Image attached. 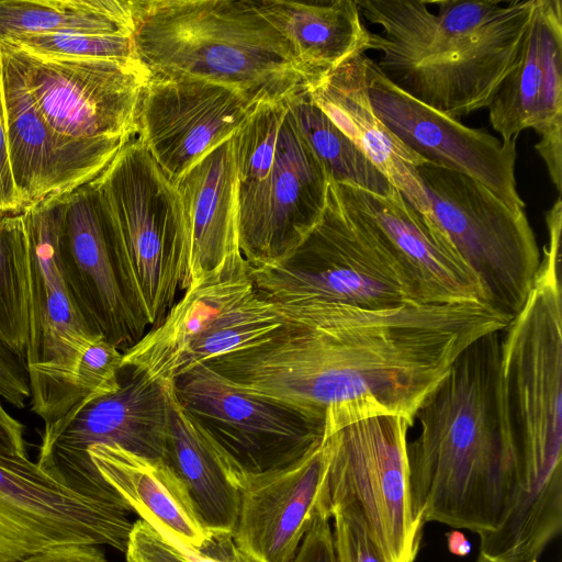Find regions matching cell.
<instances>
[{
	"label": "cell",
	"mask_w": 562,
	"mask_h": 562,
	"mask_svg": "<svg viewBox=\"0 0 562 562\" xmlns=\"http://www.w3.org/2000/svg\"><path fill=\"white\" fill-rule=\"evenodd\" d=\"M446 537L448 550L451 554L463 558L471 553L472 544L462 531L453 529L447 532Z\"/></svg>",
	"instance_id": "obj_40"
},
{
	"label": "cell",
	"mask_w": 562,
	"mask_h": 562,
	"mask_svg": "<svg viewBox=\"0 0 562 562\" xmlns=\"http://www.w3.org/2000/svg\"><path fill=\"white\" fill-rule=\"evenodd\" d=\"M88 453L101 476L140 519L187 547L200 548L211 537L184 483L167 461L116 445H95Z\"/></svg>",
	"instance_id": "obj_24"
},
{
	"label": "cell",
	"mask_w": 562,
	"mask_h": 562,
	"mask_svg": "<svg viewBox=\"0 0 562 562\" xmlns=\"http://www.w3.org/2000/svg\"><path fill=\"white\" fill-rule=\"evenodd\" d=\"M128 372L117 391L87 396L58 419L44 424L36 463L83 495L131 509L98 472L88 450L95 445H116L143 457L166 460L173 382H153Z\"/></svg>",
	"instance_id": "obj_10"
},
{
	"label": "cell",
	"mask_w": 562,
	"mask_h": 562,
	"mask_svg": "<svg viewBox=\"0 0 562 562\" xmlns=\"http://www.w3.org/2000/svg\"><path fill=\"white\" fill-rule=\"evenodd\" d=\"M488 120L504 143L527 128L549 177L562 187V2L536 0L517 61L497 87Z\"/></svg>",
	"instance_id": "obj_18"
},
{
	"label": "cell",
	"mask_w": 562,
	"mask_h": 562,
	"mask_svg": "<svg viewBox=\"0 0 562 562\" xmlns=\"http://www.w3.org/2000/svg\"><path fill=\"white\" fill-rule=\"evenodd\" d=\"M237 91L204 79L149 74L138 109V138L175 182L229 138L255 110Z\"/></svg>",
	"instance_id": "obj_16"
},
{
	"label": "cell",
	"mask_w": 562,
	"mask_h": 562,
	"mask_svg": "<svg viewBox=\"0 0 562 562\" xmlns=\"http://www.w3.org/2000/svg\"><path fill=\"white\" fill-rule=\"evenodd\" d=\"M169 401L165 461L184 483L204 525L211 531L234 532L240 507L237 467L183 409L173 383Z\"/></svg>",
	"instance_id": "obj_27"
},
{
	"label": "cell",
	"mask_w": 562,
	"mask_h": 562,
	"mask_svg": "<svg viewBox=\"0 0 562 562\" xmlns=\"http://www.w3.org/2000/svg\"><path fill=\"white\" fill-rule=\"evenodd\" d=\"M189 237L178 289L248 272L237 235L236 171L232 136L205 154L175 182Z\"/></svg>",
	"instance_id": "obj_22"
},
{
	"label": "cell",
	"mask_w": 562,
	"mask_h": 562,
	"mask_svg": "<svg viewBox=\"0 0 562 562\" xmlns=\"http://www.w3.org/2000/svg\"><path fill=\"white\" fill-rule=\"evenodd\" d=\"M286 103L329 183L351 186L382 196L394 191L395 188L369 157L314 102L310 90Z\"/></svg>",
	"instance_id": "obj_29"
},
{
	"label": "cell",
	"mask_w": 562,
	"mask_h": 562,
	"mask_svg": "<svg viewBox=\"0 0 562 562\" xmlns=\"http://www.w3.org/2000/svg\"><path fill=\"white\" fill-rule=\"evenodd\" d=\"M19 562H109L90 544H68L42 551Z\"/></svg>",
	"instance_id": "obj_39"
},
{
	"label": "cell",
	"mask_w": 562,
	"mask_h": 562,
	"mask_svg": "<svg viewBox=\"0 0 562 562\" xmlns=\"http://www.w3.org/2000/svg\"><path fill=\"white\" fill-rule=\"evenodd\" d=\"M429 2V1H428ZM357 0L396 88L449 117L486 109L513 69L536 0Z\"/></svg>",
	"instance_id": "obj_3"
},
{
	"label": "cell",
	"mask_w": 562,
	"mask_h": 562,
	"mask_svg": "<svg viewBox=\"0 0 562 562\" xmlns=\"http://www.w3.org/2000/svg\"><path fill=\"white\" fill-rule=\"evenodd\" d=\"M329 517L318 514L292 562H336Z\"/></svg>",
	"instance_id": "obj_36"
},
{
	"label": "cell",
	"mask_w": 562,
	"mask_h": 562,
	"mask_svg": "<svg viewBox=\"0 0 562 562\" xmlns=\"http://www.w3.org/2000/svg\"><path fill=\"white\" fill-rule=\"evenodd\" d=\"M278 303L288 313L281 327L205 364L233 386L299 413L325 437L379 416L414 426L460 353L512 319L480 302L389 310Z\"/></svg>",
	"instance_id": "obj_1"
},
{
	"label": "cell",
	"mask_w": 562,
	"mask_h": 562,
	"mask_svg": "<svg viewBox=\"0 0 562 562\" xmlns=\"http://www.w3.org/2000/svg\"><path fill=\"white\" fill-rule=\"evenodd\" d=\"M1 90L12 177L23 210L64 199L97 178L124 146L54 131L36 110L19 65L0 44Z\"/></svg>",
	"instance_id": "obj_17"
},
{
	"label": "cell",
	"mask_w": 562,
	"mask_h": 562,
	"mask_svg": "<svg viewBox=\"0 0 562 562\" xmlns=\"http://www.w3.org/2000/svg\"><path fill=\"white\" fill-rule=\"evenodd\" d=\"M501 333L472 342L415 414L419 432L407 442L413 515L480 537L504 521L515 484L506 420Z\"/></svg>",
	"instance_id": "obj_2"
},
{
	"label": "cell",
	"mask_w": 562,
	"mask_h": 562,
	"mask_svg": "<svg viewBox=\"0 0 562 562\" xmlns=\"http://www.w3.org/2000/svg\"><path fill=\"white\" fill-rule=\"evenodd\" d=\"M131 509L83 495L30 458L0 454V560L19 562L68 544L125 552Z\"/></svg>",
	"instance_id": "obj_13"
},
{
	"label": "cell",
	"mask_w": 562,
	"mask_h": 562,
	"mask_svg": "<svg viewBox=\"0 0 562 562\" xmlns=\"http://www.w3.org/2000/svg\"><path fill=\"white\" fill-rule=\"evenodd\" d=\"M23 238V211L0 212V340L22 359L25 356Z\"/></svg>",
	"instance_id": "obj_30"
},
{
	"label": "cell",
	"mask_w": 562,
	"mask_h": 562,
	"mask_svg": "<svg viewBox=\"0 0 562 562\" xmlns=\"http://www.w3.org/2000/svg\"><path fill=\"white\" fill-rule=\"evenodd\" d=\"M30 396L24 359L0 340V398L16 408H23Z\"/></svg>",
	"instance_id": "obj_35"
},
{
	"label": "cell",
	"mask_w": 562,
	"mask_h": 562,
	"mask_svg": "<svg viewBox=\"0 0 562 562\" xmlns=\"http://www.w3.org/2000/svg\"><path fill=\"white\" fill-rule=\"evenodd\" d=\"M257 291L274 302L322 301L368 310L420 304L378 233L328 184L316 224L279 260L250 267Z\"/></svg>",
	"instance_id": "obj_7"
},
{
	"label": "cell",
	"mask_w": 562,
	"mask_h": 562,
	"mask_svg": "<svg viewBox=\"0 0 562 562\" xmlns=\"http://www.w3.org/2000/svg\"><path fill=\"white\" fill-rule=\"evenodd\" d=\"M89 183L127 302L153 327L171 307L188 261V227L178 190L138 136Z\"/></svg>",
	"instance_id": "obj_5"
},
{
	"label": "cell",
	"mask_w": 562,
	"mask_h": 562,
	"mask_svg": "<svg viewBox=\"0 0 562 562\" xmlns=\"http://www.w3.org/2000/svg\"><path fill=\"white\" fill-rule=\"evenodd\" d=\"M24 429V425L5 409L0 398V454L29 458Z\"/></svg>",
	"instance_id": "obj_38"
},
{
	"label": "cell",
	"mask_w": 562,
	"mask_h": 562,
	"mask_svg": "<svg viewBox=\"0 0 562 562\" xmlns=\"http://www.w3.org/2000/svg\"><path fill=\"white\" fill-rule=\"evenodd\" d=\"M173 391L198 427L245 472L288 465L325 438L299 413L233 386L205 363L178 376Z\"/></svg>",
	"instance_id": "obj_14"
},
{
	"label": "cell",
	"mask_w": 562,
	"mask_h": 562,
	"mask_svg": "<svg viewBox=\"0 0 562 562\" xmlns=\"http://www.w3.org/2000/svg\"><path fill=\"white\" fill-rule=\"evenodd\" d=\"M366 54H357L310 88L314 102L389 179L419 213L431 221L417 168L427 162L404 145L376 116L367 82Z\"/></svg>",
	"instance_id": "obj_23"
},
{
	"label": "cell",
	"mask_w": 562,
	"mask_h": 562,
	"mask_svg": "<svg viewBox=\"0 0 562 562\" xmlns=\"http://www.w3.org/2000/svg\"><path fill=\"white\" fill-rule=\"evenodd\" d=\"M124 553L127 562H259L237 546L234 532L212 531L192 548L140 518L133 522Z\"/></svg>",
	"instance_id": "obj_31"
},
{
	"label": "cell",
	"mask_w": 562,
	"mask_h": 562,
	"mask_svg": "<svg viewBox=\"0 0 562 562\" xmlns=\"http://www.w3.org/2000/svg\"><path fill=\"white\" fill-rule=\"evenodd\" d=\"M1 42L24 50L60 57L91 59L137 58L133 35L53 32L20 35L2 40Z\"/></svg>",
	"instance_id": "obj_32"
},
{
	"label": "cell",
	"mask_w": 562,
	"mask_h": 562,
	"mask_svg": "<svg viewBox=\"0 0 562 562\" xmlns=\"http://www.w3.org/2000/svg\"><path fill=\"white\" fill-rule=\"evenodd\" d=\"M135 53L149 74L228 87L258 106L286 102L312 81L256 0H133Z\"/></svg>",
	"instance_id": "obj_4"
},
{
	"label": "cell",
	"mask_w": 562,
	"mask_h": 562,
	"mask_svg": "<svg viewBox=\"0 0 562 562\" xmlns=\"http://www.w3.org/2000/svg\"><path fill=\"white\" fill-rule=\"evenodd\" d=\"M232 142L239 250L250 267L272 263L319 220L329 182L286 102L256 106Z\"/></svg>",
	"instance_id": "obj_6"
},
{
	"label": "cell",
	"mask_w": 562,
	"mask_h": 562,
	"mask_svg": "<svg viewBox=\"0 0 562 562\" xmlns=\"http://www.w3.org/2000/svg\"><path fill=\"white\" fill-rule=\"evenodd\" d=\"M66 198L23 210L24 361L32 412L44 424L77 403L76 367L99 336L79 311L60 268L58 241Z\"/></svg>",
	"instance_id": "obj_8"
},
{
	"label": "cell",
	"mask_w": 562,
	"mask_h": 562,
	"mask_svg": "<svg viewBox=\"0 0 562 562\" xmlns=\"http://www.w3.org/2000/svg\"><path fill=\"white\" fill-rule=\"evenodd\" d=\"M53 32L133 35V0H0V41Z\"/></svg>",
	"instance_id": "obj_28"
},
{
	"label": "cell",
	"mask_w": 562,
	"mask_h": 562,
	"mask_svg": "<svg viewBox=\"0 0 562 562\" xmlns=\"http://www.w3.org/2000/svg\"><path fill=\"white\" fill-rule=\"evenodd\" d=\"M331 518L336 562H389L360 512L352 508L337 509Z\"/></svg>",
	"instance_id": "obj_34"
},
{
	"label": "cell",
	"mask_w": 562,
	"mask_h": 562,
	"mask_svg": "<svg viewBox=\"0 0 562 562\" xmlns=\"http://www.w3.org/2000/svg\"><path fill=\"white\" fill-rule=\"evenodd\" d=\"M401 416H379L350 424L326 438L327 501L337 509L360 512L389 562H415L425 525L409 498L407 432Z\"/></svg>",
	"instance_id": "obj_11"
},
{
	"label": "cell",
	"mask_w": 562,
	"mask_h": 562,
	"mask_svg": "<svg viewBox=\"0 0 562 562\" xmlns=\"http://www.w3.org/2000/svg\"><path fill=\"white\" fill-rule=\"evenodd\" d=\"M58 251L68 289L88 325L124 352L143 337L146 325L124 294L90 183L66 198Z\"/></svg>",
	"instance_id": "obj_21"
},
{
	"label": "cell",
	"mask_w": 562,
	"mask_h": 562,
	"mask_svg": "<svg viewBox=\"0 0 562 562\" xmlns=\"http://www.w3.org/2000/svg\"><path fill=\"white\" fill-rule=\"evenodd\" d=\"M3 45L19 65L42 117L63 136L124 146L138 134V109L149 71L137 58L44 55Z\"/></svg>",
	"instance_id": "obj_12"
},
{
	"label": "cell",
	"mask_w": 562,
	"mask_h": 562,
	"mask_svg": "<svg viewBox=\"0 0 562 562\" xmlns=\"http://www.w3.org/2000/svg\"><path fill=\"white\" fill-rule=\"evenodd\" d=\"M334 186L341 200L381 237L413 284L420 304H488L480 279L437 225L396 189L382 196L351 186Z\"/></svg>",
	"instance_id": "obj_20"
},
{
	"label": "cell",
	"mask_w": 562,
	"mask_h": 562,
	"mask_svg": "<svg viewBox=\"0 0 562 562\" xmlns=\"http://www.w3.org/2000/svg\"><path fill=\"white\" fill-rule=\"evenodd\" d=\"M431 221L480 279L487 303L513 318L532 288L541 251L525 211L473 178L425 162L417 168Z\"/></svg>",
	"instance_id": "obj_9"
},
{
	"label": "cell",
	"mask_w": 562,
	"mask_h": 562,
	"mask_svg": "<svg viewBox=\"0 0 562 562\" xmlns=\"http://www.w3.org/2000/svg\"><path fill=\"white\" fill-rule=\"evenodd\" d=\"M256 290L249 273L209 280L184 291L162 319L123 352V369L153 382H173L194 344Z\"/></svg>",
	"instance_id": "obj_25"
},
{
	"label": "cell",
	"mask_w": 562,
	"mask_h": 562,
	"mask_svg": "<svg viewBox=\"0 0 562 562\" xmlns=\"http://www.w3.org/2000/svg\"><path fill=\"white\" fill-rule=\"evenodd\" d=\"M0 562H2V561L0 560Z\"/></svg>",
	"instance_id": "obj_41"
},
{
	"label": "cell",
	"mask_w": 562,
	"mask_h": 562,
	"mask_svg": "<svg viewBox=\"0 0 562 562\" xmlns=\"http://www.w3.org/2000/svg\"><path fill=\"white\" fill-rule=\"evenodd\" d=\"M123 351L97 336L81 353L74 375L77 403L87 396H102L117 391L123 371Z\"/></svg>",
	"instance_id": "obj_33"
},
{
	"label": "cell",
	"mask_w": 562,
	"mask_h": 562,
	"mask_svg": "<svg viewBox=\"0 0 562 562\" xmlns=\"http://www.w3.org/2000/svg\"><path fill=\"white\" fill-rule=\"evenodd\" d=\"M22 203L12 177L8 138L4 124L2 90H1V58H0V212L20 213Z\"/></svg>",
	"instance_id": "obj_37"
},
{
	"label": "cell",
	"mask_w": 562,
	"mask_h": 562,
	"mask_svg": "<svg viewBox=\"0 0 562 562\" xmlns=\"http://www.w3.org/2000/svg\"><path fill=\"white\" fill-rule=\"evenodd\" d=\"M258 10L290 42L314 86L349 57L371 49L356 0H256Z\"/></svg>",
	"instance_id": "obj_26"
},
{
	"label": "cell",
	"mask_w": 562,
	"mask_h": 562,
	"mask_svg": "<svg viewBox=\"0 0 562 562\" xmlns=\"http://www.w3.org/2000/svg\"><path fill=\"white\" fill-rule=\"evenodd\" d=\"M367 82L376 116L411 150L473 178L513 211H525L515 177L517 142L504 143L418 102L392 85L369 57Z\"/></svg>",
	"instance_id": "obj_15"
},
{
	"label": "cell",
	"mask_w": 562,
	"mask_h": 562,
	"mask_svg": "<svg viewBox=\"0 0 562 562\" xmlns=\"http://www.w3.org/2000/svg\"><path fill=\"white\" fill-rule=\"evenodd\" d=\"M327 468L326 438L288 465L258 473L237 468V546L259 562H292L315 517H330Z\"/></svg>",
	"instance_id": "obj_19"
}]
</instances>
